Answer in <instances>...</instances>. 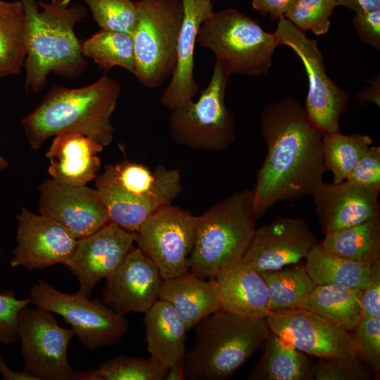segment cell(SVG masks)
<instances>
[{"label": "cell", "instance_id": "277c9868", "mask_svg": "<svg viewBox=\"0 0 380 380\" xmlns=\"http://www.w3.org/2000/svg\"><path fill=\"white\" fill-rule=\"evenodd\" d=\"M270 334L266 319H251L220 309L196 326V340L185 353V378H229L258 349Z\"/></svg>", "mask_w": 380, "mask_h": 380}, {"label": "cell", "instance_id": "4dcf8cb0", "mask_svg": "<svg viewBox=\"0 0 380 380\" xmlns=\"http://www.w3.org/2000/svg\"><path fill=\"white\" fill-rule=\"evenodd\" d=\"M260 273L267 285L270 312L300 308L317 286L298 263Z\"/></svg>", "mask_w": 380, "mask_h": 380}, {"label": "cell", "instance_id": "5b68a950", "mask_svg": "<svg viewBox=\"0 0 380 380\" xmlns=\"http://www.w3.org/2000/svg\"><path fill=\"white\" fill-rule=\"evenodd\" d=\"M95 186L110 222L134 232L151 214L172 203L182 191L178 169L158 165L151 170L128 160L107 165Z\"/></svg>", "mask_w": 380, "mask_h": 380}, {"label": "cell", "instance_id": "9a60e30c", "mask_svg": "<svg viewBox=\"0 0 380 380\" xmlns=\"http://www.w3.org/2000/svg\"><path fill=\"white\" fill-rule=\"evenodd\" d=\"M137 233L109 222L77 239L75 248L64 265L79 282L77 293L90 297L91 291L123 262L134 248Z\"/></svg>", "mask_w": 380, "mask_h": 380}, {"label": "cell", "instance_id": "d590c367", "mask_svg": "<svg viewBox=\"0 0 380 380\" xmlns=\"http://www.w3.org/2000/svg\"><path fill=\"white\" fill-rule=\"evenodd\" d=\"M336 6L335 0H295L284 17L300 30L321 35L329 31Z\"/></svg>", "mask_w": 380, "mask_h": 380}, {"label": "cell", "instance_id": "7a4b0ae2", "mask_svg": "<svg viewBox=\"0 0 380 380\" xmlns=\"http://www.w3.org/2000/svg\"><path fill=\"white\" fill-rule=\"evenodd\" d=\"M25 15L27 56L25 89L37 94L54 73L67 79L80 77L87 65L75 27L84 19L85 7L72 0H21Z\"/></svg>", "mask_w": 380, "mask_h": 380}, {"label": "cell", "instance_id": "f546056e", "mask_svg": "<svg viewBox=\"0 0 380 380\" xmlns=\"http://www.w3.org/2000/svg\"><path fill=\"white\" fill-rule=\"evenodd\" d=\"M305 259V270L317 286L334 284L363 289L369 281L371 265L331 255L319 243L312 248Z\"/></svg>", "mask_w": 380, "mask_h": 380}, {"label": "cell", "instance_id": "8fae6325", "mask_svg": "<svg viewBox=\"0 0 380 380\" xmlns=\"http://www.w3.org/2000/svg\"><path fill=\"white\" fill-rule=\"evenodd\" d=\"M279 45L291 48L302 61L308 78L305 110L322 135L339 131V119L349 96L327 74L317 41L309 39L284 16L274 32Z\"/></svg>", "mask_w": 380, "mask_h": 380}, {"label": "cell", "instance_id": "8d00e7d4", "mask_svg": "<svg viewBox=\"0 0 380 380\" xmlns=\"http://www.w3.org/2000/svg\"><path fill=\"white\" fill-rule=\"evenodd\" d=\"M357 356L377 374L380 372V316H362L350 331Z\"/></svg>", "mask_w": 380, "mask_h": 380}, {"label": "cell", "instance_id": "d4e9b609", "mask_svg": "<svg viewBox=\"0 0 380 380\" xmlns=\"http://www.w3.org/2000/svg\"><path fill=\"white\" fill-rule=\"evenodd\" d=\"M144 314L146 341L150 357L166 369L182 362L189 329L174 308L158 299Z\"/></svg>", "mask_w": 380, "mask_h": 380}, {"label": "cell", "instance_id": "d6a6232c", "mask_svg": "<svg viewBox=\"0 0 380 380\" xmlns=\"http://www.w3.org/2000/svg\"><path fill=\"white\" fill-rule=\"evenodd\" d=\"M372 141L367 134L346 135L340 130L322 135L324 165L325 170L332 173L333 182L346 179Z\"/></svg>", "mask_w": 380, "mask_h": 380}, {"label": "cell", "instance_id": "83f0119b", "mask_svg": "<svg viewBox=\"0 0 380 380\" xmlns=\"http://www.w3.org/2000/svg\"><path fill=\"white\" fill-rule=\"evenodd\" d=\"M362 289L338 284L317 285L300 308L350 332L362 317Z\"/></svg>", "mask_w": 380, "mask_h": 380}, {"label": "cell", "instance_id": "ee69618b", "mask_svg": "<svg viewBox=\"0 0 380 380\" xmlns=\"http://www.w3.org/2000/svg\"><path fill=\"white\" fill-rule=\"evenodd\" d=\"M336 6H343L356 13L380 8V0H335Z\"/></svg>", "mask_w": 380, "mask_h": 380}, {"label": "cell", "instance_id": "4fadbf2b", "mask_svg": "<svg viewBox=\"0 0 380 380\" xmlns=\"http://www.w3.org/2000/svg\"><path fill=\"white\" fill-rule=\"evenodd\" d=\"M196 216L172 203L151 214L137 233V248L159 269L163 279L189 270Z\"/></svg>", "mask_w": 380, "mask_h": 380}, {"label": "cell", "instance_id": "60d3db41", "mask_svg": "<svg viewBox=\"0 0 380 380\" xmlns=\"http://www.w3.org/2000/svg\"><path fill=\"white\" fill-rule=\"evenodd\" d=\"M362 316H380V260L371 265L369 281L362 291Z\"/></svg>", "mask_w": 380, "mask_h": 380}, {"label": "cell", "instance_id": "44dd1931", "mask_svg": "<svg viewBox=\"0 0 380 380\" xmlns=\"http://www.w3.org/2000/svg\"><path fill=\"white\" fill-rule=\"evenodd\" d=\"M184 16L178 39L176 67L160 96L163 106L172 110L191 101L199 91L194 75L197 36L205 19L213 12L210 0H181Z\"/></svg>", "mask_w": 380, "mask_h": 380}, {"label": "cell", "instance_id": "7c38bea8", "mask_svg": "<svg viewBox=\"0 0 380 380\" xmlns=\"http://www.w3.org/2000/svg\"><path fill=\"white\" fill-rule=\"evenodd\" d=\"M24 371L37 380H73L68 347L75 334L58 325L54 313L28 306L18 317Z\"/></svg>", "mask_w": 380, "mask_h": 380}, {"label": "cell", "instance_id": "ab89813d", "mask_svg": "<svg viewBox=\"0 0 380 380\" xmlns=\"http://www.w3.org/2000/svg\"><path fill=\"white\" fill-rule=\"evenodd\" d=\"M346 180L366 187L380 189V146L371 145Z\"/></svg>", "mask_w": 380, "mask_h": 380}, {"label": "cell", "instance_id": "30bf717a", "mask_svg": "<svg viewBox=\"0 0 380 380\" xmlns=\"http://www.w3.org/2000/svg\"><path fill=\"white\" fill-rule=\"evenodd\" d=\"M29 298L34 307L61 316L87 350L117 343L129 328L125 315L103 300H91L77 292H61L44 280L38 281L30 289Z\"/></svg>", "mask_w": 380, "mask_h": 380}, {"label": "cell", "instance_id": "1f68e13d", "mask_svg": "<svg viewBox=\"0 0 380 380\" xmlns=\"http://www.w3.org/2000/svg\"><path fill=\"white\" fill-rule=\"evenodd\" d=\"M85 58L92 59L104 70L118 66L134 73L135 60L131 34L101 30L82 42Z\"/></svg>", "mask_w": 380, "mask_h": 380}, {"label": "cell", "instance_id": "74e56055", "mask_svg": "<svg viewBox=\"0 0 380 380\" xmlns=\"http://www.w3.org/2000/svg\"><path fill=\"white\" fill-rule=\"evenodd\" d=\"M315 380H369L372 374L358 357L320 358L312 367Z\"/></svg>", "mask_w": 380, "mask_h": 380}, {"label": "cell", "instance_id": "ac0fdd59", "mask_svg": "<svg viewBox=\"0 0 380 380\" xmlns=\"http://www.w3.org/2000/svg\"><path fill=\"white\" fill-rule=\"evenodd\" d=\"M39 212L62 225L76 239L110 222L96 189L67 186L48 179L39 186Z\"/></svg>", "mask_w": 380, "mask_h": 380}, {"label": "cell", "instance_id": "e0dca14e", "mask_svg": "<svg viewBox=\"0 0 380 380\" xmlns=\"http://www.w3.org/2000/svg\"><path fill=\"white\" fill-rule=\"evenodd\" d=\"M15 218L17 246L10 261L11 267L33 270L67 262L77 239L62 225L25 207Z\"/></svg>", "mask_w": 380, "mask_h": 380}, {"label": "cell", "instance_id": "7dc6e473", "mask_svg": "<svg viewBox=\"0 0 380 380\" xmlns=\"http://www.w3.org/2000/svg\"><path fill=\"white\" fill-rule=\"evenodd\" d=\"M185 378L183 361L167 368L165 380H184Z\"/></svg>", "mask_w": 380, "mask_h": 380}, {"label": "cell", "instance_id": "52a82bcc", "mask_svg": "<svg viewBox=\"0 0 380 380\" xmlns=\"http://www.w3.org/2000/svg\"><path fill=\"white\" fill-rule=\"evenodd\" d=\"M197 42L210 50L230 75H265L277 46L274 33L265 31L254 19L233 8L213 11L199 29Z\"/></svg>", "mask_w": 380, "mask_h": 380}, {"label": "cell", "instance_id": "5bb4252c", "mask_svg": "<svg viewBox=\"0 0 380 380\" xmlns=\"http://www.w3.org/2000/svg\"><path fill=\"white\" fill-rule=\"evenodd\" d=\"M266 321L271 332L306 355L319 359L358 357L350 332L310 311L270 312Z\"/></svg>", "mask_w": 380, "mask_h": 380}, {"label": "cell", "instance_id": "6da1fadb", "mask_svg": "<svg viewBox=\"0 0 380 380\" xmlns=\"http://www.w3.org/2000/svg\"><path fill=\"white\" fill-rule=\"evenodd\" d=\"M259 125L267 151L252 189L258 220L278 203L312 196L326 171L322 134L297 99L267 105Z\"/></svg>", "mask_w": 380, "mask_h": 380}, {"label": "cell", "instance_id": "836d02e7", "mask_svg": "<svg viewBox=\"0 0 380 380\" xmlns=\"http://www.w3.org/2000/svg\"><path fill=\"white\" fill-rule=\"evenodd\" d=\"M167 369L151 357L118 356L94 370L75 372L73 380H165Z\"/></svg>", "mask_w": 380, "mask_h": 380}, {"label": "cell", "instance_id": "7402d4cb", "mask_svg": "<svg viewBox=\"0 0 380 380\" xmlns=\"http://www.w3.org/2000/svg\"><path fill=\"white\" fill-rule=\"evenodd\" d=\"M212 278L224 310L251 319H266L270 314L266 283L260 273L242 258Z\"/></svg>", "mask_w": 380, "mask_h": 380}, {"label": "cell", "instance_id": "ba28073f", "mask_svg": "<svg viewBox=\"0 0 380 380\" xmlns=\"http://www.w3.org/2000/svg\"><path fill=\"white\" fill-rule=\"evenodd\" d=\"M184 16L181 0H140L132 34L133 75L148 88L161 85L174 73Z\"/></svg>", "mask_w": 380, "mask_h": 380}, {"label": "cell", "instance_id": "ffe728a7", "mask_svg": "<svg viewBox=\"0 0 380 380\" xmlns=\"http://www.w3.org/2000/svg\"><path fill=\"white\" fill-rule=\"evenodd\" d=\"M379 192L347 180L322 182L311 197L324 234L380 216Z\"/></svg>", "mask_w": 380, "mask_h": 380}, {"label": "cell", "instance_id": "f35d334b", "mask_svg": "<svg viewBox=\"0 0 380 380\" xmlns=\"http://www.w3.org/2000/svg\"><path fill=\"white\" fill-rule=\"evenodd\" d=\"M30 304V298L19 299L13 291L0 293V343L8 346L18 339V317L23 308Z\"/></svg>", "mask_w": 380, "mask_h": 380}, {"label": "cell", "instance_id": "484cf974", "mask_svg": "<svg viewBox=\"0 0 380 380\" xmlns=\"http://www.w3.org/2000/svg\"><path fill=\"white\" fill-rule=\"evenodd\" d=\"M249 380H312L313 364L305 353L270 331Z\"/></svg>", "mask_w": 380, "mask_h": 380}, {"label": "cell", "instance_id": "cb8c5ba5", "mask_svg": "<svg viewBox=\"0 0 380 380\" xmlns=\"http://www.w3.org/2000/svg\"><path fill=\"white\" fill-rule=\"evenodd\" d=\"M159 299L174 308L189 330L222 308L213 279L205 280L189 270L163 279Z\"/></svg>", "mask_w": 380, "mask_h": 380}, {"label": "cell", "instance_id": "4316f807", "mask_svg": "<svg viewBox=\"0 0 380 380\" xmlns=\"http://www.w3.org/2000/svg\"><path fill=\"white\" fill-rule=\"evenodd\" d=\"M319 244L335 257L372 265L380 260V216L327 233Z\"/></svg>", "mask_w": 380, "mask_h": 380}, {"label": "cell", "instance_id": "8992f818", "mask_svg": "<svg viewBox=\"0 0 380 380\" xmlns=\"http://www.w3.org/2000/svg\"><path fill=\"white\" fill-rule=\"evenodd\" d=\"M257 217L253 190L236 191L196 216L189 270L205 278L218 272L245 253L255 230Z\"/></svg>", "mask_w": 380, "mask_h": 380}, {"label": "cell", "instance_id": "bcb514c9", "mask_svg": "<svg viewBox=\"0 0 380 380\" xmlns=\"http://www.w3.org/2000/svg\"><path fill=\"white\" fill-rule=\"evenodd\" d=\"M379 78V77H378V80L376 79L375 81H373L372 87L371 86L368 89H365L359 94L357 99L360 103H364L366 102H371L379 106L380 97Z\"/></svg>", "mask_w": 380, "mask_h": 380}, {"label": "cell", "instance_id": "7bdbcfd3", "mask_svg": "<svg viewBox=\"0 0 380 380\" xmlns=\"http://www.w3.org/2000/svg\"><path fill=\"white\" fill-rule=\"evenodd\" d=\"M295 0H252L251 4L254 9L262 15H269L272 20H279L284 16Z\"/></svg>", "mask_w": 380, "mask_h": 380}, {"label": "cell", "instance_id": "c3c4849f", "mask_svg": "<svg viewBox=\"0 0 380 380\" xmlns=\"http://www.w3.org/2000/svg\"><path fill=\"white\" fill-rule=\"evenodd\" d=\"M8 167V161L0 155V171L6 169Z\"/></svg>", "mask_w": 380, "mask_h": 380}, {"label": "cell", "instance_id": "f6af8a7d", "mask_svg": "<svg viewBox=\"0 0 380 380\" xmlns=\"http://www.w3.org/2000/svg\"><path fill=\"white\" fill-rule=\"evenodd\" d=\"M0 373L2 379L4 380H37L35 377L27 374L24 370L22 372L13 371L8 368L5 360L0 354Z\"/></svg>", "mask_w": 380, "mask_h": 380}, {"label": "cell", "instance_id": "d6986e66", "mask_svg": "<svg viewBox=\"0 0 380 380\" xmlns=\"http://www.w3.org/2000/svg\"><path fill=\"white\" fill-rule=\"evenodd\" d=\"M163 281L158 267L134 247L106 279L103 302L122 315L144 313L159 299Z\"/></svg>", "mask_w": 380, "mask_h": 380}, {"label": "cell", "instance_id": "e575fe53", "mask_svg": "<svg viewBox=\"0 0 380 380\" xmlns=\"http://www.w3.org/2000/svg\"><path fill=\"white\" fill-rule=\"evenodd\" d=\"M101 30L132 34L138 1L132 0H83Z\"/></svg>", "mask_w": 380, "mask_h": 380}, {"label": "cell", "instance_id": "b9f144b4", "mask_svg": "<svg viewBox=\"0 0 380 380\" xmlns=\"http://www.w3.org/2000/svg\"><path fill=\"white\" fill-rule=\"evenodd\" d=\"M353 22L360 39L379 50L380 8L356 13Z\"/></svg>", "mask_w": 380, "mask_h": 380}, {"label": "cell", "instance_id": "603a6c76", "mask_svg": "<svg viewBox=\"0 0 380 380\" xmlns=\"http://www.w3.org/2000/svg\"><path fill=\"white\" fill-rule=\"evenodd\" d=\"M103 146L84 134L65 132L54 137L46 157L51 179L67 186H82L96 179Z\"/></svg>", "mask_w": 380, "mask_h": 380}, {"label": "cell", "instance_id": "9c48e42d", "mask_svg": "<svg viewBox=\"0 0 380 380\" xmlns=\"http://www.w3.org/2000/svg\"><path fill=\"white\" fill-rule=\"evenodd\" d=\"M230 76L215 62L210 82L198 99L171 110L168 127L177 144L194 150L224 151L234 143L236 121L224 101Z\"/></svg>", "mask_w": 380, "mask_h": 380}, {"label": "cell", "instance_id": "681fc988", "mask_svg": "<svg viewBox=\"0 0 380 380\" xmlns=\"http://www.w3.org/2000/svg\"><path fill=\"white\" fill-rule=\"evenodd\" d=\"M0 253H1V251H0Z\"/></svg>", "mask_w": 380, "mask_h": 380}, {"label": "cell", "instance_id": "f1b7e54d", "mask_svg": "<svg viewBox=\"0 0 380 380\" xmlns=\"http://www.w3.org/2000/svg\"><path fill=\"white\" fill-rule=\"evenodd\" d=\"M26 56L23 3L0 0V79L20 73Z\"/></svg>", "mask_w": 380, "mask_h": 380}, {"label": "cell", "instance_id": "f907efd6", "mask_svg": "<svg viewBox=\"0 0 380 380\" xmlns=\"http://www.w3.org/2000/svg\"><path fill=\"white\" fill-rule=\"evenodd\" d=\"M210 1H211V0H210Z\"/></svg>", "mask_w": 380, "mask_h": 380}, {"label": "cell", "instance_id": "3957f363", "mask_svg": "<svg viewBox=\"0 0 380 380\" xmlns=\"http://www.w3.org/2000/svg\"><path fill=\"white\" fill-rule=\"evenodd\" d=\"M120 93V83L106 72L84 87H52L21 120L30 147L38 150L49 138L65 132L80 133L108 146L115 130L111 117Z\"/></svg>", "mask_w": 380, "mask_h": 380}, {"label": "cell", "instance_id": "2e32d148", "mask_svg": "<svg viewBox=\"0 0 380 380\" xmlns=\"http://www.w3.org/2000/svg\"><path fill=\"white\" fill-rule=\"evenodd\" d=\"M318 243L307 222L278 217L255 229L242 258L259 272L298 264Z\"/></svg>", "mask_w": 380, "mask_h": 380}]
</instances>
